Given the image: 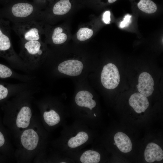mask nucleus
Segmentation results:
<instances>
[{"label":"nucleus","mask_w":163,"mask_h":163,"mask_svg":"<svg viewBox=\"0 0 163 163\" xmlns=\"http://www.w3.org/2000/svg\"><path fill=\"white\" fill-rule=\"evenodd\" d=\"M110 12L109 11H107L104 13L103 17V20L106 24H110Z\"/></svg>","instance_id":"nucleus-25"},{"label":"nucleus","mask_w":163,"mask_h":163,"mask_svg":"<svg viewBox=\"0 0 163 163\" xmlns=\"http://www.w3.org/2000/svg\"><path fill=\"white\" fill-rule=\"evenodd\" d=\"M43 117L45 122L49 126L57 125L60 120L59 114L53 109L44 111L43 114Z\"/></svg>","instance_id":"nucleus-18"},{"label":"nucleus","mask_w":163,"mask_h":163,"mask_svg":"<svg viewBox=\"0 0 163 163\" xmlns=\"http://www.w3.org/2000/svg\"><path fill=\"white\" fill-rule=\"evenodd\" d=\"M144 155L145 160L149 163L160 161L163 159V150L159 146L153 142L149 143L147 145Z\"/></svg>","instance_id":"nucleus-11"},{"label":"nucleus","mask_w":163,"mask_h":163,"mask_svg":"<svg viewBox=\"0 0 163 163\" xmlns=\"http://www.w3.org/2000/svg\"><path fill=\"white\" fill-rule=\"evenodd\" d=\"M137 6L141 11L148 14L153 13L157 9L155 4L151 0H140Z\"/></svg>","instance_id":"nucleus-19"},{"label":"nucleus","mask_w":163,"mask_h":163,"mask_svg":"<svg viewBox=\"0 0 163 163\" xmlns=\"http://www.w3.org/2000/svg\"><path fill=\"white\" fill-rule=\"evenodd\" d=\"M113 144L114 145H116V143L115 142L114 143H113Z\"/></svg>","instance_id":"nucleus-30"},{"label":"nucleus","mask_w":163,"mask_h":163,"mask_svg":"<svg viewBox=\"0 0 163 163\" xmlns=\"http://www.w3.org/2000/svg\"><path fill=\"white\" fill-rule=\"evenodd\" d=\"M117 0H108V2L110 3H112L115 2Z\"/></svg>","instance_id":"nucleus-27"},{"label":"nucleus","mask_w":163,"mask_h":163,"mask_svg":"<svg viewBox=\"0 0 163 163\" xmlns=\"http://www.w3.org/2000/svg\"><path fill=\"white\" fill-rule=\"evenodd\" d=\"M92 30L88 28H80L77 33V37L80 41H84L89 39L93 34Z\"/></svg>","instance_id":"nucleus-21"},{"label":"nucleus","mask_w":163,"mask_h":163,"mask_svg":"<svg viewBox=\"0 0 163 163\" xmlns=\"http://www.w3.org/2000/svg\"><path fill=\"white\" fill-rule=\"evenodd\" d=\"M83 68L82 62L77 60H69L64 61L58 66L60 72L71 76H77L82 73Z\"/></svg>","instance_id":"nucleus-8"},{"label":"nucleus","mask_w":163,"mask_h":163,"mask_svg":"<svg viewBox=\"0 0 163 163\" xmlns=\"http://www.w3.org/2000/svg\"><path fill=\"white\" fill-rule=\"evenodd\" d=\"M100 159V154L92 150H88L84 152L80 158V161L82 163H98Z\"/></svg>","instance_id":"nucleus-17"},{"label":"nucleus","mask_w":163,"mask_h":163,"mask_svg":"<svg viewBox=\"0 0 163 163\" xmlns=\"http://www.w3.org/2000/svg\"><path fill=\"white\" fill-rule=\"evenodd\" d=\"M60 163H66V162H60Z\"/></svg>","instance_id":"nucleus-28"},{"label":"nucleus","mask_w":163,"mask_h":163,"mask_svg":"<svg viewBox=\"0 0 163 163\" xmlns=\"http://www.w3.org/2000/svg\"><path fill=\"white\" fill-rule=\"evenodd\" d=\"M93 95L87 91H79L75 97V101L78 106L89 108L90 110L96 105L95 101L92 99Z\"/></svg>","instance_id":"nucleus-12"},{"label":"nucleus","mask_w":163,"mask_h":163,"mask_svg":"<svg viewBox=\"0 0 163 163\" xmlns=\"http://www.w3.org/2000/svg\"><path fill=\"white\" fill-rule=\"evenodd\" d=\"M154 80L148 73L144 72L140 74L138 78V84L136 85L139 93L146 97L150 96L154 91Z\"/></svg>","instance_id":"nucleus-9"},{"label":"nucleus","mask_w":163,"mask_h":163,"mask_svg":"<svg viewBox=\"0 0 163 163\" xmlns=\"http://www.w3.org/2000/svg\"><path fill=\"white\" fill-rule=\"evenodd\" d=\"M11 27L21 42L41 40L43 30L39 21L13 23Z\"/></svg>","instance_id":"nucleus-6"},{"label":"nucleus","mask_w":163,"mask_h":163,"mask_svg":"<svg viewBox=\"0 0 163 163\" xmlns=\"http://www.w3.org/2000/svg\"><path fill=\"white\" fill-rule=\"evenodd\" d=\"M94 115L95 117L96 116V114L95 113L94 114Z\"/></svg>","instance_id":"nucleus-29"},{"label":"nucleus","mask_w":163,"mask_h":163,"mask_svg":"<svg viewBox=\"0 0 163 163\" xmlns=\"http://www.w3.org/2000/svg\"><path fill=\"white\" fill-rule=\"evenodd\" d=\"M7 18L13 23L21 22L32 21H39L41 13L31 4L20 2L14 4L10 10L5 13Z\"/></svg>","instance_id":"nucleus-5"},{"label":"nucleus","mask_w":163,"mask_h":163,"mask_svg":"<svg viewBox=\"0 0 163 163\" xmlns=\"http://www.w3.org/2000/svg\"><path fill=\"white\" fill-rule=\"evenodd\" d=\"M62 28L60 27H56L54 29L52 35V39L54 44H61L66 41L67 36L65 34L62 33Z\"/></svg>","instance_id":"nucleus-20"},{"label":"nucleus","mask_w":163,"mask_h":163,"mask_svg":"<svg viewBox=\"0 0 163 163\" xmlns=\"http://www.w3.org/2000/svg\"><path fill=\"white\" fill-rule=\"evenodd\" d=\"M45 50L41 40L21 42V50L18 56L24 66L35 68L41 62Z\"/></svg>","instance_id":"nucleus-4"},{"label":"nucleus","mask_w":163,"mask_h":163,"mask_svg":"<svg viewBox=\"0 0 163 163\" xmlns=\"http://www.w3.org/2000/svg\"><path fill=\"white\" fill-rule=\"evenodd\" d=\"M131 15L127 14L124 17L123 21L121 22L120 24V27L122 28H123L126 26L128 25L129 23Z\"/></svg>","instance_id":"nucleus-24"},{"label":"nucleus","mask_w":163,"mask_h":163,"mask_svg":"<svg viewBox=\"0 0 163 163\" xmlns=\"http://www.w3.org/2000/svg\"><path fill=\"white\" fill-rule=\"evenodd\" d=\"M11 29L10 21L0 18V57L5 59L11 64L24 66L13 48L11 36Z\"/></svg>","instance_id":"nucleus-2"},{"label":"nucleus","mask_w":163,"mask_h":163,"mask_svg":"<svg viewBox=\"0 0 163 163\" xmlns=\"http://www.w3.org/2000/svg\"><path fill=\"white\" fill-rule=\"evenodd\" d=\"M88 134L84 131H80L75 136L71 137L68 141L67 145L71 148H75L83 145L88 140Z\"/></svg>","instance_id":"nucleus-15"},{"label":"nucleus","mask_w":163,"mask_h":163,"mask_svg":"<svg viewBox=\"0 0 163 163\" xmlns=\"http://www.w3.org/2000/svg\"><path fill=\"white\" fill-rule=\"evenodd\" d=\"M10 93L8 86L0 82V103L4 101L8 97Z\"/></svg>","instance_id":"nucleus-22"},{"label":"nucleus","mask_w":163,"mask_h":163,"mask_svg":"<svg viewBox=\"0 0 163 163\" xmlns=\"http://www.w3.org/2000/svg\"><path fill=\"white\" fill-rule=\"evenodd\" d=\"M13 72L8 67L0 63V78H6L11 77Z\"/></svg>","instance_id":"nucleus-23"},{"label":"nucleus","mask_w":163,"mask_h":163,"mask_svg":"<svg viewBox=\"0 0 163 163\" xmlns=\"http://www.w3.org/2000/svg\"><path fill=\"white\" fill-rule=\"evenodd\" d=\"M101 81L103 86L108 89H113L118 85L120 80L119 71L114 64L109 63L103 68L101 74Z\"/></svg>","instance_id":"nucleus-7"},{"label":"nucleus","mask_w":163,"mask_h":163,"mask_svg":"<svg viewBox=\"0 0 163 163\" xmlns=\"http://www.w3.org/2000/svg\"><path fill=\"white\" fill-rule=\"evenodd\" d=\"M4 110L2 121L5 126L11 131L13 128L21 130L28 127L32 121V113L27 104L22 105L14 113Z\"/></svg>","instance_id":"nucleus-3"},{"label":"nucleus","mask_w":163,"mask_h":163,"mask_svg":"<svg viewBox=\"0 0 163 163\" xmlns=\"http://www.w3.org/2000/svg\"><path fill=\"white\" fill-rule=\"evenodd\" d=\"M114 139L116 145L119 150L123 153L130 152L132 149V144L129 138L122 132L117 133Z\"/></svg>","instance_id":"nucleus-14"},{"label":"nucleus","mask_w":163,"mask_h":163,"mask_svg":"<svg viewBox=\"0 0 163 163\" xmlns=\"http://www.w3.org/2000/svg\"><path fill=\"white\" fill-rule=\"evenodd\" d=\"M7 157L0 154V163L6 162L7 160Z\"/></svg>","instance_id":"nucleus-26"},{"label":"nucleus","mask_w":163,"mask_h":163,"mask_svg":"<svg viewBox=\"0 0 163 163\" xmlns=\"http://www.w3.org/2000/svg\"><path fill=\"white\" fill-rule=\"evenodd\" d=\"M71 8L69 0H60L53 6V12L55 15H62L68 13Z\"/></svg>","instance_id":"nucleus-16"},{"label":"nucleus","mask_w":163,"mask_h":163,"mask_svg":"<svg viewBox=\"0 0 163 163\" xmlns=\"http://www.w3.org/2000/svg\"><path fill=\"white\" fill-rule=\"evenodd\" d=\"M129 103L130 106L138 113L145 112L149 105L147 97L139 92L132 94L129 98Z\"/></svg>","instance_id":"nucleus-10"},{"label":"nucleus","mask_w":163,"mask_h":163,"mask_svg":"<svg viewBox=\"0 0 163 163\" xmlns=\"http://www.w3.org/2000/svg\"><path fill=\"white\" fill-rule=\"evenodd\" d=\"M0 117V154L7 157L10 155L11 147L8 133Z\"/></svg>","instance_id":"nucleus-13"},{"label":"nucleus","mask_w":163,"mask_h":163,"mask_svg":"<svg viewBox=\"0 0 163 163\" xmlns=\"http://www.w3.org/2000/svg\"><path fill=\"white\" fill-rule=\"evenodd\" d=\"M31 125V123L19 133V144L16 152L18 159L27 160L38 152L41 136L37 126L32 125V122Z\"/></svg>","instance_id":"nucleus-1"}]
</instances>
